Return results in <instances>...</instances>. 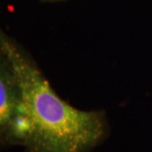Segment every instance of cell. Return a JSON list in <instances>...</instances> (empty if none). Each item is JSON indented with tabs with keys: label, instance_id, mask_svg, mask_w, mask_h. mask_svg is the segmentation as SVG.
<instances>
[{
	"label": "cell",
	"instance_id": "cell-3",
	"mask_svg": "<svg viewBox=\"0 0 152 152\" xmlns=\"http://www.w3.org/2000/svg\"><path fill=\"white\" fill-rule=\"evenodd\" d=\"M44 2H60V1H65V0H42Z\"/></svg>",
	"mask_w": 152,
	"mask_h": 152
},
{
	"label": "cell",
	"instance_id": "cell-1",
	"mask_svg": "<svg viewBox=\"0 0 152 152\" xmlns=\"http://www.w3.org/2000/svg\"><path fill=\"white\" fill-rule=\"evenodd\" d=\"M0 53L9 60L20 87L27 152H89L107 138L105 112L79 110L62 100L32 56L4 32Z\"/></svg>",
	"mask_w": 152,
	"mask_h": 152
},
{
	"label": "cell",
	"instance_id": "cell-2",
	"mask_svg": "<svg viewBox=\"0 0 152 152\" xmlns=\"http://www.w3.org/2000/svg\"><path fill=\"white\" fill-rule=\"evenodd\" d=\"M21 103V92L13 68L0 53V133L9 126Z\"/></svg>",
	"mask_w": 152,
	"mask_h": 152
}]
</instances>
